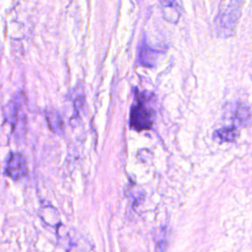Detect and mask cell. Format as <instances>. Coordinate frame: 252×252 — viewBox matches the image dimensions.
Listing matches in <instances>:
<instances>
[{
    "instance_id": "1",
    "label": "cell",
    "mask_w": 252,
    "mask_h": 252,
    "mask_svg": "<svg viewBox=\"0 0 252 252\" xmlns=\"http://www.w3.org/2000/svg\"><path fill=\"white\" fill-rule=\"evenodd\" d=\"M239 16L240 3L237 0H222L216 18L218 33L222 36L231 35L234 32Z\"/></svg>"
},
{
    "instance_id": "2",
    "label": "cell",
    "mask_w": 252,
    "mask_h": 252,
    "mask_svg": "<svg viewBox=\"0 0 252 252\" xmlns=\"http://www.w3.org/2000/svg\"><path fill=\"white\" fill-rule=\"evenodd\" d=\"M155 121V111L144 101L133 104L130 113V125L137 131L148 130Z\"/></svg>"
},
{
    "instance_id": "3",
    "label": "cell",
    "mask_w": 252,
    "mask_h": 252,
    "mask_svg": "<svg viewBox=\"0 0 252 252\" xmlns=\"http://www.w3.org/2000/svg\"><path fill=\"white\" fill-rule=\"evenodd\" d=\"M5 173L14 180H19L26 176L28 165L25 157L19 153H12L7 160Z\"/></svg>"
},
{
    "instance_id": "4",
    "label": "cell",
    "mask_w": 252,
    "mask_h": 252,
    "mask_svg": "<svg viewBox=\"0 0 252 252\" xmlns=\"http://www.w3.org/2000/svg\"><path fill=\"white\" fill-rule=\"evenodd\" d=\"M231 119L238 126H246L251 119V111L248 105L237 103L231 110Z\"/></svg>"
},
{
    "instance_id": "5",
    "label": "cell",
    "mask_w": 252,
    "mask_h": 252,
    "mask_svg": "<svg viewBox=\"0 0 252 252\" xmlns=\"http://www.w3.org/2000/svg\"><path fill=\"white\" fill-rule=\"evenodd\" d=\"M238 136V130L235 125L224 126L214 133V139L219 142H233Z\"/></svg>"
},
{
    "instance_id": "6",
    "label": "cell",
    "mask_w": 252,
    "mask_h": 252,
    "mask_svg": "<svg viewBox=\"0 0 252 252\" xmlns=\"http://www.w3.org/2000/svg\"><path fill=\"white\" fill-rule=\"evenodd\" d=\"M48 127L56 134H62L64 132V122L58 112L54 110H48L45 113Z\"/></svg>"
},
{
    "instance_id": "7",
    "label": "cell",
    "mask_w": 252,
    "mask_h": 252,
    "mask_svg": "<svg viewBox=\"0 0 252 252\" xmlns=\"http://www.w3.org/2000/svg\"><path fill=\"white\" fill-rule=\"evenodd\" d=\"M157 51L153 50L147 46H144L143 49L141 50V62L145 65H152L153 63L151 61L156 60L155 56H153V54H156Z\"/></svg>"
},
{
    "instance_id": "8",
    "label": "cell",
    "mask_w": 252,
    "mask_h": 252,
    "mask_svg": "<svg viewBox=\"0 0 252 252\" xmlns=\"http://www.w3.org/2000/svg\"><path fill=\"white\" fill-rule=\"evenodd\" d=\"M164 7H173L176 4V0H159Z\"/></svg>"
},
{
    "instance_id": "9",
    "label": "cell",
    "mask_w": 252,
    "mask_h": 252,
    "mask_svg": "<svg viewBox=\"0 0 252 252\" xmlns=\"http://www.w3.org/2000/svg\"><path fill=\"white\" fill-rule=\"evenodd\" d=\"M250 77H251V79H252V63H251V66H250Z\"/></svg>"
}]
</instances>
